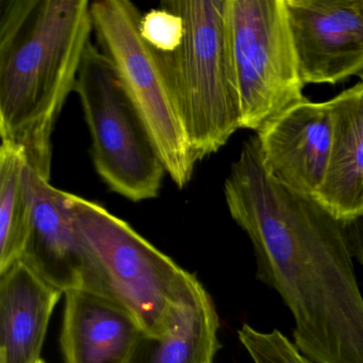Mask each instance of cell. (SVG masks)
<instances>
[{
  "label": "cell",
  "instance_id": "9",
  "mask_svg": "<svg viewBox=\"0 0 363 363\" xmlns=\"http://www.w3.org/2000/svg\"><path fill=\"white\" fill-rule=\"evenodd\" d=\"M263 163L281 184L315 199L333 141L330 101L303 99L265 123L256 135Z\"/></svg>",
  "mask_w": 363,
  "mask_h": 363
},
{
  "label": "cell",
  "instance_id": "10",
  "mask_svg": "<svg viewBox=\"0 0 363 363\" xmlns=\"http://www.w3.org/2000/svg\"><path fill=\"white\" fill-rule=\"evenodd\" d=\"M33 216L30 233L20 260L63 293L84 289L86 258L65 191L28 169Z\"/></svg>",
  "mask_w": 363,
  "mask_h": 363
},
{
  "label": "cell",
  "instance_id": "12",
  "mask_svg": "<svg viewBox=\"0 0 363 363\" xmlns=\"http://www.w3.org/2000/svg\"><path fill=\"white\" fill-rule=\"evenodd\" d=\"M65 294L18 260L0 272V363H39L50 318Z\"/></svg>",
  "mask_w": 363,
  "mask_h": 363
},
{
  "label": "cell",
  "instance_id": "5",
  "mask_svg": "<svg viewBox=\"0 0 363 363\" xmlns=\"http://www.w3.org/2000/svg\"><path fill=\"white\" fill-rule=\"evenodd\" d=\"M93 33L101 52L145 127L167 175L179 189L199 162L162 57L143 39L142 14L129 0L91 3Z\"/></svg>",
  "mask_w": 363,
  "mask_h": 363
},
{
  "label": "cell",
  "instance_id": "19",
  "mask_svg": "<svg viewBox=\"0 0 363 363\" xmlns=\"http://www.w3.org/2000/svg\"><path fill=\"white\" fill-rule=\"evenodd\" d=\"M360 77H361V82H363V74H361Z\"/></svg>",
  "mask_w": 363,
  "mask_h": 363
},
{
  "label": "cell",
  "instance_id": "2",
  "mask_svg": "<svg viewBox=\"0 0 363 363\" xmlns=\"http://www.w3.org/2000/svg\"><path fill=\"white\" fill-rule=\"evenodd\" d=\"M92 33L88 0H0V137L46 179L55 126Z\"/></svg>",
  "mask_w": 363,
  "mask_h": 363
},
{
  "label": "cell",
  "instance_id": "1",
  "mask_svg": "<svg viewBox=\"0 0 363 363\" xmlns=\"http://www.w3.org/2000/svg\"><path fill=\"white\" fill-rule=\"evenodd\" d=\"M224 194L252 242L257 278L292 312L297 348L315 363H363V297L345 223L276 180L256 135L231 165Z\"/></svg>",
  "mask_w": 363,
  "mask_h": 363
},
{
  "label": "cell",
  "instance_id": "20",
  "mask_svg": "<svg viewBox=\"0 0 363 363\" xmlns=\"http://www.w3.org/2000/svg\"><path fill=\"white\" fill-rule=\"evenodd\" d=\"M39 363H46V362H45V361H44V360H43V359H42V360H41V361H40V362H39Z\"/></svg>",
  "mask_w": 363,
  "mask_h": 363
},
{
  "label": "cell",
  "instance_id": "3",
  "mask_svg": "<svg viewBox=\"0 0 363 363\" xmlns=\"http://www.w3.org/2000/svg\"><path fill=\"white\" fill-rule=\"evenodd\" d=\"M65 199L86 258L84 289L120 303L145 333L160 335L196 275L99 203L67 192Z\"/></svg>",
  "mask_w": 363,
  "mask_h": 363
},
{
  "label": "cell",
  "instance_id": "18",
  "mask_svg": "<svg viewBox=\"0 0 363 363\" xmlns=\"http://www.w3.org/2000/svg\"><path fill=\"white\" fill-rule=\"evenodd\" d=\"M345 230L352 257L363 267V213L345 222Z\"/></svg>",
  "mask_w": 363,
  "mask_h": 363
},
{
  "label": "cell",
  "instance_id": "13",
  "mask_svg": "<svg viewBox=\"0 0 363 363\" xmlns=\"http://www.w3.org/2000/svg\"><path fill=\"white\" fill-rule=\"evenodd\" d=\"M333 141L315 199L342 222L363 213V82L330 99Z\"/></svg>",
  "mask_w": 363,
  "mask_h": 363
},
{
  "label": "cell",
  "instance_id": "4",
  "mask_svg": "<svg viewBox=\"0 0 363 363\" xmlns=\"http://www.w3.org/2000/svg\"><path fill=\"white\" fill-rule=\"evenodd\" d=\"M184 24L173 54L162 57L197 160L226 145L242 129L231 56L229 0H169Z\"/></svg>",
  "mask_w": 363,
  "mask_h": 363
},
{
  "label": "cell",
  "instance_id": "14",
  "mask_svg": "<svg viewBox=\"0 0 363 363\" xmlns=\"http://www.w3.org/2000/svg\"><path fill=\"white\" fill-rule=\"evenodd\" d=\"M220 320L199 278L175 306L160 335L143 333L128 363H214Z\"/></svg>",
  "mask_w": 363,
  "mask_h": 363
},
{
  "label": "cell",
  "instance_id": "6",
  "mask_svg": "<svg viewBox=\"0 0 363 363\" xmlns=\"http://www.w3.org/2000/svg\"><path fill=\"white\" fill-rule=\"evenodd\" d=\"M95 171L116 194L139 203L156 199L167 169L105 55L89 43L78 73Z\"/></svg>",
  "mask_w": 363,
  "mask_h": 363
},
{
  "label": "cell",
  "instance_id": "11",
  "mask_svg": "<svg viewBox=\"0 0 363 363\" xmlns=\"http://www.w3.org/2000/svg\"><path fill=\"white\" fill-rule=\"evenodd\" d=\"M60 346L65 363H128L143 333L116 301L86 289L65 293Z\"/></svg>",
  "mask_w": 363,
  "mask_h": 363
},
{
  "label": "cell",
  "instance_id": "17",
  "mask_svg": "<svg viewBox=\"0 0 363 363\" xmlns=\"http://www.w3.org/2000/svg\"><path fill=\"white\" fill-rule=\"evenodd\" d=\"M162 8L150 10L142 16L140 23L143 39L163 56L173 54L182 39L184 24L182 18L165 5Z\"/></svg>",
  "mask_w": 363,
  "mask_h": 363
},
{
  "label": "cell",
  "instance_id": "8",
  "mask_svg": "<svg viewBox=\"0 0 363 363\" xmlns=\"http://www.w3.org/2000/svg\"><path fill=\"white\" fill-rule=\"evenodd\" d=\"M303 84L363 74V0H284Z\"/></svg>",
  "mask_w": 363,
  "mask_h": 363
},
{
  "label": "cell",
  "instance_id": "7",
  "mask_svg": "<svg viewBox=\"0 0 363 363\" xmlns=\"http://www.w3.org/2000/svg\"><path fill=\"white\" fill-rule=\"evenodd\" d=\"M241 127L258 131L305 99L284 0H229Z\"/></svg>",
  "mask_w": 363,
  "mask_h": 363
},
{
  "label": "cell",
  "instance_id": "15",
  "mask_svg": "<svg viewBox=\"0 0 363 363\" xmlns=\"http://www.w3.org/2000/svg\"><path fill=\"white\" fill-rule=\"evenodd\" d=\"M29 165L10 142L0 145V272L22 258L30 233L33 203Z\"/></svg>",
  "mask_w": 363,
  "mask_h": 363
},
{
  "label": "cell",
  "instance_id": "16",
  "mask_svg": "<svg viewBox=\"0 0 363 363\" xmlns=\"http://www.w3.org/2000/svg\"><path fill=\"white\" fill-rule=\"evenodd\" d=\"M238 337L255 363H315L277 329L261 333L243 324Z\"/></svg>",
  "mask_w": 363,
  "mask_h": 363
}]
</instances>
